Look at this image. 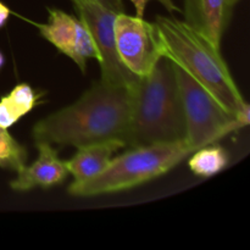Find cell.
<instances>
[{
	"label": "cell",
	"instance_id": "cell-12",
	"mask_svg": "<svg viewBox=\"0 0 250 250\" xmlns=\"http://www.w3.org/2000/svg\"><path fill=\"white\" fill-rule=\"evenodd\" d=\"M33 88L27 83L16 85L7 95L0 99V127L9 128L37 105Z\"/></svg>",
	"mask_w": 250,
	"mask_h": 250
},
{
	"label": "cell",
	"instance_id": "cell-5",
	"mask_svg": "<svg viewBox=\"0 0 250 250\" xmlns=\"http://www.w3.org/2000/svg\"><path fill=\"white\" fill-rule=\"evenodd\" d=\"M172 62L185 112L189 146L197 149L219 142L227 134L248 125L227 111L221 103L185 68Z\"/></svg>",
	"mask_w": 250,
	"mask_h": 250
},
{
	"label": "cell",
	"instance_id": "cell-15",
	"mask_svg": "<svg viewBox=\"0 0 250 250\" xmlns=\"http://www.w3.org/2000/svg\"><path fill=\"white\" fill-rule=\"evenodd\" d=\"M132 4L134 5L136 7V16L137 17H144V14H146V5L150 0H129ZM160 4H163V6H165V9L170 12H176V11H181L180 7L172 1V0H156Z\"/></svg>",
	"mask_w": 250,
	"mask_h": 250
},
{
	"label": "cell",
	"instance_id": "cell-10",
	"mask_svg": "<svg viewBox=\"0 0 250 250\" xmlns=\"http://www.w3.org/2000/svg\"><path fill=\"white\" fill-rule=\"evenodd\" d=\"M238 0H185V22L216 46Z\"/></svg>",
	"mask_w": 250,
	"mask_h": 250
},
{
	"label": "cell",
	"instance_id": "cell-4",
	"mask_svg": "<svg viewBox=\"0 0 250 250\" xmlns=\"http://www.w3.org/2000/svg\"><path fill=\"white\" fill-rule=\"evenodd\" d=\"M193 151L195 149L187 141L132 148L111 159L99 175L71 183L68 193L75 197H95L129 189L165 175Z\"/></svg>",
	"mask_w": 250,
	"mask_h": 250
},
{
	"label": "cell",
	"instance_id": "cell-8",
	"mask_svg": "<svg viewBox=\"0 0 250 250\" xmlns=\"http://www.w3.org/2000/svg\"><path fill=\"white\" fill-rule=\"evenodd\" d=\"M36 26L42 37L75 61L82 72H85L89 59L99 60V51L92 34L78 17L58 9H49L48 22Z\"/></svg>",
	"mask_w": 250,
	"mask_h": 250
},
{
	"label": "cell",
	"instance_id": "cell-18",
	"mask_svg": "<svg viewBox=\"0 0 250 250\" xmlns=\"http://www.w3.org/2000/svg\"><path fill=\"white\" fill-rule=\"evenodd\" d=\"M4 62H5V59H4V55H2V53L0 51V70H1V67L4 66Z\"/></svg>",
	"mask_w": 250,
	"mask_h": 250
},
{
	"label": "cell",
	"instance_id": "cell-3",
	"mask_svg": "<svg viewBox=\"0 0 250 250\" xmlns=\"http://www.w3.org/2000/svg\"><path fill=\"white\" fill-rule=\"evenodd\" d=\"M185 112L172 62L160 59L149 75L139 77L133 92L126 146L186 141Z\"/></svg>",
	"mask_w": 250,
	"mask_h": 250
},
{
	"label": "cell",
	"instance_id": "cell-13",
	"mask_svg": "<svg viewBox=\"0 0 250 250\" xmlns=\"http://www.w3.org/2000/svg\"><path fill=\"white\" fill-rule=\"evenodd\" d=\"M189 159V168L199 177H212L221 172L229 164V154L222 146H202L193 151Z\"/></svg>",
	"mask_w": 250,
	"mask_h": 250
},
{
	"label": "cell",
	"instance_id": "cell-2",
	"mask_svg": "<svg viewBox=\"0 0 250 250\" xmlns=\"http://www.w3.org/2000/svg\"><path fill=\"white\" fill-rule=\"evenodd\" d=\"M155 24L166 58L204 85L227 111L249 125V105L239 92L219 46L175 17L158 16Z\"/></svg>",
	"mask_w": 250,
	"mask_h": 250
},
{
	"label": "cell",
	"instance_id": "cell-17",
	"mask_svg": "<svg viewBox=\"0 0 250 250\" xmlns=\"http://www.w3.org/2000/svg\"><path fill=\"white\" fill-rule=\"evenodd\" d=\"M10 16V10L6 5H4L2 2H0V28L6 23L7 19Z\"/></svg>",
	"mask_w": 250,
	"mask_h": 250
},
{
	"label": "cell",
	"instance_id": "cell-14",
	"mask_svg": "<svg viewBox=\"0 0 250 250\" xmlns=\"http://www.w3.org/2000/svg\"><path fill=\"white\" fill-rule=\"evenodd\" d=\"M27 150L20 144L7 128L0 127V167L20 171L26 166Z\"/></svg>",
	"mask_w": 250,
	"mask_h": 250
},
{
	"label": "cell",
	"instance_id": "cell-11",
	"mask_svg": "<svg viewBox=\"0 0 250 250\" xmlns=\"http://www.w3.org/2000/svg\"><path fill=\"white\" fill-rule=\"evenodd\" d=\"M125 146L126 144L122 141L112 139L77 148V153L65 161L68 172L75 177V182L89 180L99 175L110 164L112 154Z\"/></svg>",
	"mask_w": 250,
	"mask_h": 250
},
{
	"label": "cell",
	"instance_id": "cell-9",
	"mask_svg": "<svg viewBox=\"0 0 250 250\" xmlns=\"http://www.w3.org/2000/svg\"><path fill=\"white\" fill-rule=\"evenodd\" d=\"M38 159L32 165L17 171V177L10 182L11 189L27 192L34 188H50L61 185L70 175L65 161L61 160L51 144L36 142Z\"/></svg>",
	"mask_w": 250,
	"mask_h": 250
},
{
	"label": "cell",
	"instance_id": "cell-1",
	"mask_svg": "<svg viewBox=\"0 0 250 250\" xmlns=\"http://www.w3.org/2000/svg\"><path fill=\"white\" fill-rule=\"evenodd\" d=\"M134 87L95 83L77 102L37 122L34 141L76 148L112 139L126 144Z\"/></svg>",
	"mask_w": 250,
	"mask_h": 250
},
{
	"label": "cell",
	"instance_id": "cell-6",
	"mask_svg": "<svg viewBox=\"0 0 250 250\" xmlns=\"http://www.w3.org/2000/svg\"><path fill=\"white\" fill-rule=\"evenodd\" d=\"M114 34L120 60L137 77L149 75L165 56L158 27L144 17L119 12L115 17Z\"/></svg>",
	"mask_w": 250,
	"mask_h": 250
},
{
	"label": "cell",
	"instance_id": "cell-16",
	"mask_svg": "<svg viewBox=\"0 0 250 250\" xmlns=\"http://www.w3.org/2000/svg\"><path fill=\"white\" fill-rule=\"evenodd\" d=\"M97 1H99L100 4L104 5V6L107 7V9L117 12V14H119V12H124L125 10L122 0H97Z\"/></svg>",
	"mask_w": 250,
	"mask_h": 250
},
{
	"label": "cell",
	"instance_id": "cell-7",
	"mask_svg": "<svg viewBox=\"0 0 250 250\" xmlns=\"http://www.w3.org/2000/svg\"><path fill=\"white\" fill-rule=\"evenodd\" d=\"M78 19L87 26L93 37L102 68V82L109 85L134 87L139 77L129 72L119 58L115 44L114 22L117 12L107 9L97 0H71Z\"/></svg>",
	"mask_w": 250,
	"mask_h": 250
}]
</instances>
